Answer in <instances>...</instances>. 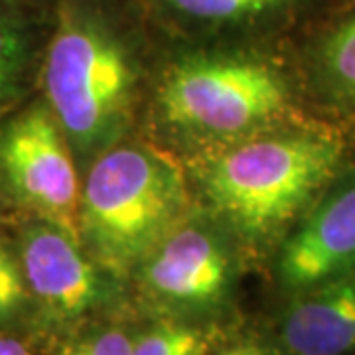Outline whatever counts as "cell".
I'll return each mask as SVG.
<instances>
[{
	"label": "cell",
	"instance_id": "6da1fadb",
	"mask_svg": "<svg viewBox=\"0 0 355 355\" xmlns=\"http://www.w3.org/2000/svg\"><path fill=\"white\" fill-rule=\"evenodd\" d=\"M347 135L324 121H294L223 144L196 180L233 241L270 257L347 162Z\"/></svg>",
	"mask_w": 355,
	"mask_h": 355
},
{
	"label": "cell",
	"instance_id": "7a4b0ae2",
	"mask_svg": "<svg viewBox=\"0 0 355 355\" xmlns=\"http://www.w3.org/2000/svg\"><path fill=\"white\" fill-rule=\"evenodd\" d=\"M137 64L132 34L114 0H55L40 83L81 160L123 137L137 101Z\"/></svg>",
	"mask_w": 355,
	"mask_h": 355
},
{
	"label": "cell",
	"instance_id": "3957f363",
	"mask_svg": "<svg viewBox=\"0 0 355 355\" xmlns=\"http://www.w3.org/2000/svg\"><path fill=\"white\" fill-rule=\"evenodd\" d=\"M182 168L146 144H113L93 158L79 200V239L128 284L140 261L186 216Z\"/></svg>",
	"mask_w": 355,
	"mask_h": 355
},
{
	"label": "cell",
	"instance_id": "277c9868",
	"mask_svg": "<svg viewBox=\"0 0 355 355\" xmlns=\"http://www.w3.org/2000/svg\"><path fill=\"white\" fill-rule=\"evenodd\" d=\"M156 103L174 132L219 144L302 119L284 69L265 53L243 48L180 55L162 77Z\"/></svg>",
	"mask_w": 355,
	"mask_h": 355
},
{
	"label": "cell",
	"instance_id": "5b68a950",
	"mask_svg": "<svg viewBox=\"0 0 355 355\" xmlns=\"http://www.w3.org/2000/svg\"><path fill=\"white\" fill-rule=\"evenodd\" d=\"M239 270L225 229L184 216L130 275L135 314L233 324Z\"/></svg>",
	"mask_w": 355,
	"mask_h": 355
},
{
	"label": "cell",
	"instance_id": "8992f818",
	"mask_svg": "<svg viewBox=\"0 0 355 355\" xmlns=\"http://www.w3.org/2000/svg\"><path fill=\"white\" fill-rule=\"evenodd\" d=\"M16 249L40 340L53 343L93 320L135 314L127 282L107 272L73 233L36 217Z\"/></svg>",
	"mask_w": 355,
	"mask_h": 355
},
{
	"label": "cell",
	"instance_id": "52a82bcc",
	"mask_svg": "<svg viewBox=\"0 0 355 355\" xmlns=\"http://www.w3.org/2000/svg\"><path fill=\"white\" fill-rule=\"evenodd\" d=\"M0 186L34 217L79 237L76 154L46 101L0 119Z\"/></svg>",
	"mask_w": 355,
	"mask_h": 355
},
{
	"label": "cell",
	"instance_id": "ba28073f",
	"mask_svg": "<svg viewBox=\"0 0 355 355\" xmlns=\"http://www.w3.org/2000/svg\"><path fill=\"white\" fill-rule=\"evenodd\" d=\"M282 298L355 270V162L347 160L270 257Z\"/></svg>",
	"mask_w": 355,
	"mask_h": 355
},
{
	"label": "cell",
	"instance_id": "9c48e42d",
	"mask_svg": "<svg viewBox=\"0 0 355 355\" xmlns=\"http://www.w3.org/2000/svg\"><path fill=\"white\" fill-rule=\"evenodd\" d=\"M268 328L284 355H355V270L282 298Z\"/></svg>",
	"mask_w": 355,
	"mask_h": 355
},
{
	"label": "cell",
	"instance_id": "30bf717a",
	"mask_svg": "<svg viewBox=\"0 0 355 355\" xmlns=\"http://www.w3.org/2000/svg\"><path fill=\"white\" fill-rule=\"evenodd\" d=\"M164 24L202 36H257L288 28L318 0H139Z\"/></svg>",
	"mask_w": 355,
	"mask_h": 355
},
{
	"label": "cell",
	"instance_id": "8fae6325",
	"mask_svg": "<svg viewBox=\"0 0 355 355\" xmlns=\"http://www.w3.org/2000/svg\"><path fill=\"white\" fill-rule=\"evenodd\" d=\"M306 83L345 135L355 130V6L336 14L308 40Z\"/></svg>",
	"mask_w": 355,
	"mask_h": 355
},
{
	"label": "cell",
	"instance_id": "7c38bea8",
	"mask_svg": "<svg viewBox=\"0 0 355 355\" xmlns=\"http://www.w3.org/2000/svg\"><path fill=\"white\" fill-rule=\"evenodd\" d=\"M48 8L0 0V119L12 111L30 87L50 24Z\"/></svg>",
	"mask_w": 355,
	"mask_h": 355
},
{
	"label": "cell",
	"instance_id": "4fadbf2b",
	"mask_svg": "<svg viewBox=\"0 0 355 355\" xmlns=\"http://www.w3.org/2000/svg\"><path fill=\"white\" fill-rule=\"evenodd\" d=\"M237 324L139 316L130 355H207Z\"/></svg>",
	"mask_w": 355,
	"mask_h": 355
},
{
	"label": "cell",
	"instance_id": "5bb4252c",
	"mask_svg": "<svg viewBox=\"0 0 355 355\" xmlns=\"http://www.w3.org/2000/svg\"><path fill=\"white\" fill-rule=\"evenodd\" d=\"M137 314L101 318L50 343L44 355H130Z\"/></svg>",
	"mask_w": 355,
	"mask_h": 355
},
{
	"label": "cell",
	"instance_id": "9a60e30c",
	"mask_svg": "<svg viewBox=\"0 0 355 355\" xmlns=\"http://www.w3.org/2000/svg\"><path fill=\"white\" fill-rule=\"evenodd\" d=\"M0 330L32 331V300L18 249L4 239H0Z\"/></svg>",
	"mask_w": 355,
	"mask_h": 355
},
{
	"label": "cell",
	"instance_id": "2e32d148",
	"mask_svg": "<svg viewBox=\"0 0 355 355\" xmlns=\"http://www.w3.org/2000/svg\"><path fill=\"white\" fill-rule=\"evenodd\" d=\"M207 355H284L270 328L237 324Z\"/></svg>",
	"mask_w": 355,
	"mask_h": 355
},
{
	"label": "cell",
	"instance_id": "e0dca14e",
	"mask_svg": "<svg viewBox=\"0 0 355 355\" xmlns=\"http://www.w3.org/2000/svg\"><path fill=\"white\" fill-rule=\"evenodd\" d=\"M40 338L28 330H0V355H44Z\"/></svg>",
	"mask_w": 355,
	"mask_h": 355
},
{
	"label": "cell",
	"instance_id": "ac0fdd59",
	"mask_svg": "<svg viewBox=\"0 0 355 355\" xmlns=\"http://www.w3.org/2000/svg\"><path fill=\"white\" fill-rule=\"evenodd\" d=\"M12 2L30 4V6H38V8H50V6L55 4V0H12Z\"/></svg>",
	"mask_w": 355,
	"mask_h": 355
},
{
	"label": "cell",
	"instance_id": "d6986e66",
	"mask_svg": "<svg viewBox=\"0 0 355 355\" xmlns=\"http://www.w3.org/2000/svg\"><path fill=\"white\" fill-rule=\"evenodd\" d=\"M2 193L4 191H2V186H0V211H2Z\"/></svg>",
	"mask_w": 355,
	"mask_h": 355
}]
</instances>
